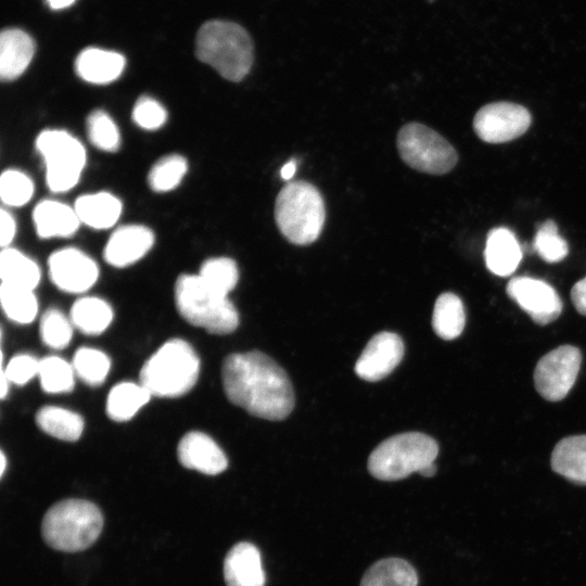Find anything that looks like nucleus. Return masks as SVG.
Here are the masks:
<instances>
[{
    "label": "nucleus",
    "instance_id": "5701e85b",
    "mask_svg": "<svg viewBox=\"0 0 586 586\" xmlns=\"http://www.w3.org/2000/svg\"><path fill=\"white\" fill-rule=\"evenodd\" d=\"M74 208L80 222L93 229H107L119 219L123 205L112 193L97 192L79 196Z\"/></svg>",
    "mask_w": 586,
    "mask_h": 586
},
{
    "label": "nucleus",
    "instance_id": "f704fd0d",
    "mask_svg": "<svg viewBox=\"0 0 586 586\" xmlns=\"http://www.w3.org/2000/svg\"><path fill=\"white\" fill-rule=\"evenodd\" d=\"M90 142L101 151L115 152L120 145V133L112 117L102 110L93 111L87 119Z\"/></svg>",
    "mask_w": 586,
    "mask_h": 586
},
{
    "label": "nucleus",
    "instance_id": "6ab92c4d",
    "mask_svg": "<svg viewBox=\"0 0 586 586\" xmlns=\"http://www.w3.org/2000/svg\"><path fill=\"white\" fill-rule=\"evenodd\" d=\"M35 53L33 38L18 28H7L0 35V77L14 80L28 67Z\"/></svg>",
    "mask_w": 586,
    "mask_h": 586
},
{
    "label": "nucleus",
    "instance_id": "f3484780",
    "mask_svg": "<svg viewBox=\"0 0 586 586\" xmlns=\"http://www.w3.org/2000/svg\"><path fill=\"white\" fill-rule=\"evenodd\" d=\"M224 577L227 586H265L266 576L257 547L249 542L234 545L225 557Z\"/></svg>",
    "mask_w": 586,
    "mask_h": 586
},
{
    "label": "nucleus",
    "instance_id": "f03ea898",
    "mask_svg": "<svg viewBox=\"0 0 586 586\" xmlns=\"http://www.w3.org/2000/svg\"><path fill=\"white\" fill-rule=\"evenodd\" d=\"M195 53L230 81L242 80L253 64V43L240 25L214 20L204 23L196 35Z\"/></svg>",
    "mask_w": 586,
    "mask_h": 586
},
{
    "label": "nucleus",
    "instance_id": "c85d7f7f",
    "mask_svg": "<svg viewBox=\"0 0 586 586\" xmlns=\"http://www.w3.org/2000/svg\"><path fill=\"white\" fill-rule=\"evenodd\" d=\"M113 320L112 307L102 298L81 297L71 309V321L85 334L97 335L107 329Z\"/></svg>",
    "mask_w": 586,
    "mask_h": 586
},
{
    "label": "nucleus",
    "instance_id": "a18cd8bd",
    "mask_svg": "<svg viewBox=\"0 0 586 586\" xmlns=\"http://www.w3.org/2000/svg\"><path fill=\"white\" fill-rule=\"evenodd\" d=\"M436 473V466L435 463L428 464L426 467L422 468L419 471V474L425 477L433 476Z\"/></svg>",
    "mask_w": 586,
    "mask_h": 586
},
{
    "label": "nucleus",
    "instance_id": "49530a36",
    "mask_svg": "<svg viewBox=\"0 0 586 586\" xmlns=\"http://www.w3.org/2000/svg\"><path fill=\"white\" fill-rule=\"evenodd\" d=\"M5 467H7L5 455L3 451H1V476L4 474Z\"/></svg>",
    "mask_w": 586,
    "mask_h": 586
},
{
    "label": "nucleus",
    "instance_id": "b1692460",
    "mask_svg": "<svg viewBox=\"0 0 586 586\" xmlns=\"http://www.w3.org/2000/svg\"><path fill=\"white\" fill-rule=\"evenodd\" d=\"M151 396L141 383L120 382L112 387L107 395L106 413L114 421H127L150 400Z\"/></svg>",
    "mask_w": 586,
    "mask_h": 586
},
{
    "label": "nucleus",
    "instance_id": "20e7f679",
    "mask_svg": "<svg viewBox=\"0 0 586 586\" xmlns=\"http://www.w3.org/2000/svg\"><path fill=\"white\" fill-rule=\"evenodd\" d=\"M275 219L281 234L292 244L315 242L323 228L326 207L319 190L307 181H292L277 195Z\"/></svg>",
    "mask_w": 586,
    "mask_h": 586
},
{
    "label": "nucleus",
    "instance_id": "79ce46f5",
    "mask_svg": "<svg viewBox=\"0 0 586 586\" xmlns=\"http://www.w3.org/2000/svg\"><path fill=\"white\" fill-rule=\"evenodd\" d=\"M571 300L576 310L586 316V277L578 280L571 290Z\"/></svg>",
    "mask_w": 586,
    "mask_h": 586
},
{
    "label": "nucleus",
    "instance_id": "423d86ee",
    "mask_svg": "<svg viewBox=\"0 0 586 586\" xmlns=\"http://www.w3.org/2000/svg\"><path fill=\"white\" fill-rule=\"evenodd\" d=\"M175 302L182 318L211 333L228 334L239 324V314L228 296L213 291L199 275L177 279Z\"/></svg>",
    "mask_w": 586,
    "mask_h": 586
},
{
    "label": "nucleus",
    "instance_id": "39448f33",
    "mask_svg": "<svg viewBox=\"0 0 586 586\" xmlns=\"http://www.w3.org/2000/svg\"><path fill=\"white\" fill-rule=\"evenodd\" d=\"M102 527V513L93 502L72 498L49 508L42 519L41 534L53 549L75 552L89 548Z\"/></svg>",
    "mask_w": 586,
    "mask_h": 586
},
{
    "label": "nucleus",
    "instance_id": "7c9ffc66",
    "mask_svg": "<svg viewBox=\"0 0 586 586\" xmlns=\"http://www.w3.org/2000/svg\"><path fill=\"white\" fill-rule=\"evenodd\" d=\"M38 377L41 388L46 393H67L74 388V368L59 356H47L40 359Z\"/></svg>",
    "mask_w": 586,
    "mask_h": 586
},
{
    "label": "nucleus",
    "instance_id": "c9c22d12",
    "mask_svg": "<svg viewBox=\"0 0 586 586\" xmlns=\"http://www.w3.org/2000/svg\"><path fill=\"white\" fill-rule=\"evenodd\" d=\"M39 330L42 342L53 349L66 347L73 336L71 319L55 308H50L42 315Z\"/></svg>",
    "mask_w": 586,
    "mask_h": 586
},
{
    "label": "nucleus",
    "instance_id": "412c9836",
    "mask_svg": "<svg viewBox=\"0 0 586 586\" xmlns=\"http://www.w3.org/2000/svg\"><path fill=\"white\" fill-rule=\"evenodd\" d=\"M484 258L493 273L500 277L513 273L522 259V250L514 233L504 227L492 229L487 234Z\"/></svg>",
    "mask_w": 586,
    "mask_h": 586
},
{
    "label": "nucleus",
    "instance_id": "393cba45",
    "mask_svg": "<svg viewBox=\"0 0 586 586\" xmlns=\"http://www.w3.org/2000/svg\"><path fill=\"white\" fill-rule=\"evenodd\" d=\"M1 283L34 290L40 281L38 265L22 252L4 247L0 254Z\"/></svg>",
    "mask_w": 586,
    "mask_h": 586
},
{
    "label": "nucleus",
    "instance_id": "9b49d317",
    "mask_svg": "<svg viewBox=\"0 0 586 586\" xmlns=\"http://www.w3.org/2000/svg\"><path fill=\"white\" fill-rule=\"evenodd\" d=\"M531 122V114L524 106L511 102H494L476 112L473 129L485 142L502 143L522 136Z\"/></svg>",
    "mask_w": 586,
    "mask_h": 586
},
{
    "label": "nucleus",
    "instance_id": "aec40b11",
    "mask_svg": "<svg viewBox=\"0 0 586 586\" xmlns=\"http://www.w3.org/2000/svg\"><path fill=\"white\" fill-rule=\"evenodd\" d=\"M33 221L42 239L71 237L81 224L74 207L54 200L39 202L34 208Z\"/></svg>",
    "mask_w": 586,
    "mask_h": 586
},
{
    "label": "nucleus",
    "instance_id": "7ed1b4c3",
    "mask_svg": "<svg viewBox=\"0 0 586 586\" xmlns=\"http://www.w3.org/2000/svg\"><path fill=\"white\" fill-rule=\"evenodd\" d=\"M200 359L181 339L165 342L142 366L140 383L157 397H178L196 383Z\"/></svg>",
    "mask_w": 586,
    "mask_h": 586
},
{
    "label": "nucleus",
    "instance_id": "6e6552de",
    "mask_svg": "<svg viewBox=\"0 0 586 586\" xmlns=\"http://www.w3.org/2000/svg\"><path fill=\"white\" fill-rule=\"evenodd\" d=\"M46 167V180L53 192H66L80 179L86 151L78 139L61 129L41 131L35 142Z\"/></svg>",
    "mask_w": 586,
    "mask_h": 586
},
{
    "label": "nucleus",
    "instance_id": "f257e3e1",
    "mask_svg": "<svg viewBox=\"0 0 586 586\" xmlns=\"http://www.w3.org/2000/svg\"><path fill=\"white\" fill-rule=\"evenodd\" d=\"M221 377L228 399L254 417L277 421L293 410L294 392L286 372L264 353L229 355Z\"/></svg>",
    "mask_w": 586,
    "mask_h": 586
},
{
    "label": "nucleus",
    "instance_id": "4468645a",
    "mask_svg": "<svg viewBox=\"0 0 586 586\" xmlns=\"http://www.w3.org/2000/svg\"><path fill=\"white\" fill-rule=\"evenodd\" d=\"M404 343L399 335L383 331L373 335L356 361V374L375 382L388 375L402 361Z\"/></svg>",
    "mask_w": 586,
    "mask_h": 586
},
{
    "label": "nucleus",
    "instance_id": "c03bdc74",
    "mask_svg": "<svg viewBox=\"0 0 586 586\" xmlns=\"http://www.w3.org/2000/svg\"><path fill=\"white\" fill-rule=\"evenodd\" d=\"M49 7L53 10H61L72 5L75 0H46Z\"/></svg>",
    "mask_w": 586,
    "mask_h": 586
},
{
    "label": "nucleus",
    "instance_id": "9d476101",
    "mask_svg": "<svg viewBox=\"0 0 586 586\" xmlns=\"http://www.w3.org/2000/svg\"><path fill=\"white\" fill-rule=\"evenodd\" d=\"M582 362L581 351L572 345H561L537 362L534 384L542 397L549 402L563 399L573 387Z\"/></svg>",
    "mask_w": 586,
    "mask_h": 586
},
{
    "label": "nucleus",
    "instance_id": "dca6fc26",
    "mask_svg": "<svg viewBox=\"0 0 586 586\" xmlns=\"http://www.w3.org/2000/svg\"><path fill=\"white\" fill-rule=\"evenodd\" d=\"M154 233L142 225L117 228L104 247L105 260L114 267H126L141 259L153 246Z\"/></svg>",
    "mask_w": 586,
    "mask_h": 586
},
{
    "label": "nucleus",
    "instance_id": "c756f323",
    "mask_svg": "<svg viewBox=\"0 0 586 586\" xmlns=\"http://www.w3.org/2000/svg\"><path fill=\"white\" fill-rule=\"evenodd\" d=\"M34 290L1 283L0 302L5 316L16 323L31 322L38 313Z\"/></svg>",
    "mask_w": 586,
    "mask_h": 586
},
{
    "label": "nucleus",
    "instance_id": "0eeeda50",
    "mask_svg": "<svg viewBox=\"0 0 586 586\" xmlns=\"http://www.w3.org/2000/svg\"><path fill=\"white\" fill-rule=\"evenodd\" d=\"M438 445L431 436L408 432L391 436L377 446L368 459V471L382 481H397L435 461Z\"/></svg>",
    "mask_w": 586,
    "mask_h": 586
},
{
    "label": "nucleus",
    "instance_id": "ea45409f",
    "mask_svg": "<svg viewBox=\"0 0 586 586\" xmlns=\"http://www.w3.org/2000/svg\"><path fill=\"white\" fill-rule=\"evenodd\" d=\"M39 360L29 354H20L12 357L4 367L1 362V375L10 383L23 385L38 375Z\"/></svg>",
    "mask_w": 586,
    "mask_h": 586
},
{
    "label": "nucleus",
    "instance_id": "37998d69",
    "mask_svg": "<svg viewBox=\"0 0 586 586\" xmlns=\"http://www.w3.org/2000/svg\"><path fill=\"white\" fill-rule=\"evenodd\" d=\"M296 173V162L294 160H291L290 162L285 163L281 170L280 176L283 180H290L294 174Z\"/></svg>",
    "mask_w": 586,
    "mask_h": 586
},
{
    "label": "nucleus",
    "instance_id": "58836bf2",
    "mask_svg": "<svg viewBox=\"0 0 586 586\" xmlns=\"http://www.w3.org/2000/svg\"><path fill=\"white\" fill-rule=\"evenodd\" d=\"M132 120L144 130H156L167 120L166 109L155 99L140 97L132 109Z\"/></svg>",
    "mask_w": 586,
    "mask_h": 586
},
{
    "label": "nucleus",
    "instance_id": "cd10ccee",
    "mask_svg": "<svg viewBox=\"0 0 586 586\" xmlns=\"http://www.w3.org/2000/svg\"><path fill=\"white\" fill-rule=\"evenodd\" d=\"M36 423L50 436L67 442L79 440L84 431V419L78 413L58 406L40 408Z\"/></svg>",
    "mask_w": 586,
    "mask_h": 586
},
{
    "label": "nucleus",
    "instance_id": "a19ab883",
    "mask_svg": "<svg viewBox=\"0 0 586 586\" xmlns=\"http://www.w3.org/2000/svg\"><path fill=\"white\" fill-rule=\"evenodd\" d=\"M16 232V224L13 216L5 209L0 212V244L2 249L8 247L13 241Z\"/></svg>",
    "mask_w": 586,
    "mask_h": 586
},
{
    "label": "nucleus",
    "instance_id": "f8f14e48",
    "mask_svg": "<svg viewBox=\"0 0 586 586\" xmlns=\"http://www.w3.org/2000/svg\"><path fill=\"white\" fill-rule=\"evenodd\" d=\"M506 292L537 324H548L562 313L560 296L543 280L526 276L514 277L508 282Z\"/></svg>",
    "mask_w": 586,
    "mask_h": 586
},
{
    "label": "nucleus",
    "instance_id": "2f4dec72",
    "mask_svg": "<svg viewBox=\"0 0 586 586\" xmlns=\"http://www.w3.org/2000/svg\"><path fill=\"white\" fill-rule=\"evenodd\" d=\"M199 276L216 293L228 296L239 280L235 262L229 257H215L205 260Z\"/></svg>",
    "mask_w": 586,
    "mask_h": 586
},
{
    "label": "nucleus",
    "instance_id": "4be33fe9",
    "mask_svg": "<svg viewBox=\"0 0 586 586\" xmlns=\"http://www.w3.org/2000/svg\"><path fill=\"white\" fill-rule=\"evenodd\" d=\"M550 464L553 472L568 481L586 485V434L566 436L555 446Z\"/></svg>",
    "mask_w": 586,
    "mask_h": 586
},
{
    "label": "nucleus",
    "instance_id": "e433bc0d",
    "mask_svg": "<svg viewBox=\"0 0 586 586\" xmlns=\"http://www.w3.org/2000/svg\"><path fill=\"white\" fill-rule=\"evenodd\" d=\"M533 247L547 263L561 262L569 252L568 243L559 234L553 220H546L538 227Z\"/></svg>",
    "mask_w": 586,
    "mask_h": 586
},
{
    "label": "nucleus",
    "instance_id": "ddd939ff",
    "mask_svg": "<svg viewBox=\"0 0 586 586\" xmlns=\"http://www.w3.org/2000/svg\"><path fill=\"white\" fill-rule=\"evenodd\" d=\"M49 276L62 291L82 293L98 280L99 268L80 250L66 247L52 253L48 259Z\"/></svg>",
    "mask_w": 586,
    "mask_h": 586
},
{
    "label": "nucleus",
    "instance_id": "72a5a7b5",
    "mask_svg": "<svg viewBox=\"0 0 586 586\" xmlns=\"http://www.w3.org/2000/svg\"><path fill=\"white\" fill-rule=\"evenodd\" d=\"M72 366L85 383L95 386L102 384L111 368L107 355L91 347H80L75 352Z\"/></svg>",
    "mask_w": 586,
    "mask_h": 586
},
{
    "label": "nucleus",
    "instance_id": "bb28decb",
    "mask_svg": "<svg viewBox=\"0 0 586 586\" xmlns=\"http://www.w3.org/2000/svg\"><path fill=\"white\" fill-rule=\"evenodd\" d=\"M466 324V313L462 301L451 292L442 293L434 304L432 327L443 340L458 337Z\"/></svg>",
    "mask_w": 586,
    "mask_h": 586
},
{
    "label": "nucleus",
    "instance_id": "1a4fd4ad",
    "mask_svg": "<svg viewBox=\"0 0 586 586\" xmlns=\"http://www.w3.org/2000/svg\"><path fill=\"white\" fill-rule=\"evenodd\" d=\"M397 149L409 167L431 175L447 174L458 161L456 150L444 137L416 122L399 129Z\"/></svg>",
    "mask_w": 586,
    "mask_h": 586
},
{
    "label": "nucleus",
    "instance_id": "4c0bfd02",
    "mask_svg": "<svg viewBox=\"0 0 586 586\" xmlns=\"http://www.w3.org/2000/svg\"><path fill=\"white\" fill-rule=\"evenodd\" d=\"M34 194V183L23 171L7 169L0 177V198L7 206H22Z\"/></svg>",
    "mask_w": 586,
    "mask_h": 586
},
{
    "label": "nucleus",
    "instance_id": "473e14b6",
    "mask_svg": "<svg viewBox=\"0 0 586 586\" xmlns=\"http://www.w3.org/2000/svg\"><path fill=\"white\" fill-rule=\"evenodd\" d=\"M188 170L187 160L179 154H170L158 160L148 175L150 188L155 192L174 190L182 181Z\"/></svg>",
    "mask_w": 586,
    "mask_h": 586
},
{
    "label": "nucleus",
    "instance_id": "a211bd4d",
    "mask_svg": "<svg viewBox=\"0 0 586 586\" xmlns=\"http://www.w3.org/2000/svg\"><path fill=\"white\" fill-rule=\"evenodd\" d=\"M123 54L99 48H87L76 58V74L85 81L105 85L116 80L124 72Z\"/></svg>",
    "mask_w": 586,
    "mask_h": 586
},
{
    "label": "nucleus",
    "instance_id": "a878e982",
    "mask_svg": "<svg viewBox=\"0 0 586 586\" xmlns=\"http://www.w3.org/2000/svg\"><path fill=\"white\" fill-rule=\"evenodd\" d=\"M415 568L404 559L386 558L372 564L364 574L360 586H417Z\"/></svg>",
    "mask_w": 586,
    "mask_h": 586
},
{
    "label": "nucleus",
    "instance_id": "2eb2a0df",
    "mask_svg": "<svg viewBox=\"0 0 586 586\" xmlns=\"http://www.w3.org/2000/svg\"><path fill=\"white\" fill-rule=\"evenodd\" d=\"M177 456L184 468L208 475L219 474L228 467L227 457L219 445L199 431H191L181 437Z\"/></svg>",
    "mask_w": 586,
    "mask_h": 586
}]
</instances>
